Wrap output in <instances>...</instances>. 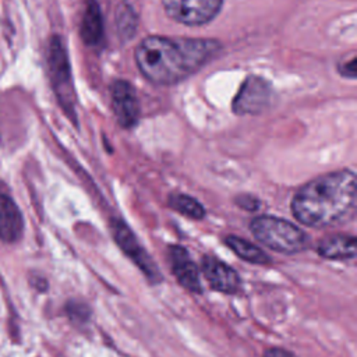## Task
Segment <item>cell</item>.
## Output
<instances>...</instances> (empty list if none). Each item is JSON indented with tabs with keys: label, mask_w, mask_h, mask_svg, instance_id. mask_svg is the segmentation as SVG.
I'll use <instances>...</instances> for the list:
<instances>
[{
	"label": "cell",
	"mask_w": 357,
	"mask_h": 357,
	"mask_svg": "<svg viewBox=\"0 0 357 357\" xmlns=\"http://www.w3.org/2000/svg\"><path fill=\"white\" fill-rule=\"evenodd\" d=\"M220 50L213 39L148 36L135 49V63L152 84L173 85L198 71Z\"/></svg>",
	"instance_id": "cell-1"
},
{
	"label": "cell",
	"mask_w": 357,
	"mask_h": 357,
	"mask_svg": "<svg viewBox=\"0 0 357 357\" xmlns=\"http://www.w3.org/2000/svg\"><path fill=\"white\" fill-rule=\"evenodd\" d=\"M356 174L337 170L303 185L291 199L294 218L310 227H326L343 220L356 205Z\"/></svg>",
	"instance_id": "cell-2"
},
{
	"label": "cell",
	"mask_w": 357,
	"mask_h": 357,
	"mask_svg": "<svg viewBox=\"0 0 357 357\" xmlns=\"http://www.w3.org/2000/svg\"><path fill=\"white\" fill-rule=\"evenodd\" d=\"M250 229L259 243L282 254H297L305 250L310 243L304 230L275 216H258L251 222Z\"/></svg>",
	"instance_id": "cell-3"
},
{
	"label": "cell",
	"mask_w": 357,
	"mask_h": 357,
	"mask_svg": "<svg viewBox=\"0 0 357 357\" xmlns=\"http://www.w3.org/2000/svg\"><path fill=\"white\" fill-rule=\"evenodd\" d=\"M46 63L53 92L64 113L75 121V91L73 85L71 67L63 39L52 36L47 43Z\"/></svg>",
	"instance_id": "cell-4"
},
{
	"label": "cell",
	"mask_w": 357,
	"mask_h": 357,
	"mask_svg": "<svg viewBox=\"0 0 357 357\" xmlns=\"http://www.w3.org/2000/svg\"><path fill=\"white\" fill-rule=\"evenodd\" d=\"M223 0H162L166 14L184 25L198 26L212 21L220 11Z\"/></svg>",
	"instance_id": "cell-5"
},
{
	"label": "cell",
	"mask_w": 357,
	"mask_h": 357,
	"mask_svg": "<svg viewBox=\"0 0 357 357\" xmlns=\"http://www.w3.org/2000/svg\"><path fill=\"white\" fill-rule=\"evenodd\" d=\"M112 233L117 243V245L123 250V252L137 264V266L146 275V278L151 282H159L162 280L160 271L153 264L152 258L148 255L146 250L139 244L134 233L130 230V227L121 222V220H113L112 222Z\"/></svg>",
	"instance_id": "cell-6"
},
{
	"label": "cell",
	"mask_w": 357,
	"mask_h": 357,
	"mask_svg": "<svg viewBox=\"0 0 357 357\" xmlns=\"http://www.w3.org/2000/svg\"><path fill=\"white\" fill-rule=\"evenodd\" d=\"M272 100L271 85L261 77H248L233 100L237 114H257L264 112Z\"/></svg>",
	"instance_id": "cell-7"
},
{
	"label": "cell",
	"mask_w": 357,
	"mask_h": 357,
	"mask_svg": "<svg viewBox=\"0 0 357 357\" xmlns=\"http://www.w3.org/2000/svg\"><path fill=\"white\" fill-rule=\"evenodd\" d=\"M112 107L121 127L131 128L139 119V102L134 86L124 79H116L110 86Z\"/></svg>",
	"instance_id": "cell-8"
},
{
	"label": "cell",
	"mask_w": 357,
	"mask_h": 357,
	"mask_svg": "<svg viewBox=\"0 0 357 357\" xmlns=\"http://www.w3.org/2000/svg\"><path fill=\"white\" fill-rule=\"evenodd\" d=\"M201 269L212 289L227 294H233L240 289V276L231 266L220 259L205 255L201 262Z\"/></svg>",
	"instance_id": "cell-9"
},
{
	"label": "cell",
	"mask_w": 357,
	"mask_h": 357,
	"mask_svg": "<svg viewBox=\"0 0 357 357\" xmlns=\"http://www.w3.org/2000/svg\"><path fill=\"white\" fill-rule=\"evenodd\" d=\"M172 271L178 280V283L192 293H201V280L199 271L195 262L191 259L185 248L180 245H172L169 251Z\"/></svg>",
	"instance_id": "cell-10"
},
{
	"label": "cell",
	"mask_w": 357,
	"mask_h": 357,
	"mask_svg": "<svg viewBox=\"0 0 357 357\" xmlns=\"http://www.w3.org/2000/svg\"><path fill=\"white\" fill-rule=\"evenodd\" d=\"M24 233V218L14 202L6 194H0V240L4 243H17Z\"/></svg>",
	"instance_id": "cell-11"
},
{
	"label": "cell",
	"mask_w": 357,
	"mask_h": 357,
	"mask_svg": "<svg viewBox=\"0 0 357 357\" xmlns=\"http://www.w3.org/2000/svg\"><path fill=\"white\" fill-rule=\"evenodd\" d=\"M317 251L326 259H353L356 257V238L347 234H332L319 241Z\"/></svg>",
	"instance_id": "cell-12"
},
{
	"label": "cell",
	"mask_w": 357,
	"mask_h": 357,
	"mask_svg": "<svg viewBox=\"0 0 357 357\" xmlns=\"http://www.w3.org/2000/svg\"><path fill=\"white\" fill-rule=\"evenodd\" d=\"M79 32L84 42L89 46H95L100 42L103 36V22L96 0H86Z\"/></svg>",
	"instance_id": "cell-13"
},
{
	"label": "cell",
	"mask_w": 357,
	"mask_h": 357,
	"mask_svg": "<svg viewBox=\"0 0 357 357\" xmlns=\"http://www.w3.org/2000/svg\"><path fill=\"white\" fill-rule=\"evenodd\" d=\"M226 245L241 259L251 262V264H258V265H265L271 262V257L265 254L259 247L254 245L252 243L243 240L237 236H227L225 238Z\"/></svg>",
	"instance_id": "cell-14"
},
{
	"label": "cell",
	"mask_w": 357,
	"mask_h": 357,
	"mask_svg": "<svg viewBox=\"0 0 357 357\" xmlns=\"http://www.w3.org/2000/svg\"><path fill=\"white\" fill-rule=\"evenodd\" d=\"M169 206L178 213L192 219H202L205 216V208L202 204L185 194H173L169 198Z\"/></svg>",
	"instance_id": "cell-15"
},
{
	"label": "cell",
	"mask_w": 357,
	"mask_h": 357,
	"mask_svg": "<svg viewBox=\"0 0 357 357\" xmlns=\"http://www.w3.org/2000/svg\"><path fill=\"white\" fill-rule=\"evenodd\" d=\"M66 311L70 317L71 321L77 322V324H82V322H86L88 321V317H89V310L85 304L82 303H78V301H70L67 305H66Z\"/></svg>",
	"instance_id": "cell-16"
},
{
	"label": "cell",
	"mask_w": 357,
	"mask_h": 357,
	"mask_svg": "<svg viewBox=\"0 0 357 357\" xmlns=\"http://www.w3.org/2000/svg\"><path fill=\"white\" fill-rule=\"evenodd\" d=\"M117 25H119V32L121 35H128V38L132 35V32L135 31V18H134V13L132 10H124V11H119V20H117Z\"/></svg>",
	"instance_id": "cell-17"
},
{
	"label": "cell",
	"mask_w": 357,
	"mask_h": 357,
	"mask_svg": "<svg viewBox=\"0 0 357 357\" xmlns=\"http://www.w3.org/2000/svg\"><path fill=\"white\" fill-rule=\"evenodd\" d=\"M339 71L342 75L354 78L356 77V56H351L349 60H344L339 64Z\"/></svg>",
	"instance_id": "cell-18"
},
{
	"label": "cell",
	"mask_w": 357,
	"mask_h": 357,
	"mask_svg": "<svg viewBox=\"0 0 357 357\" xmlns=\"http://www.w3.org/2000/svg\"><path fill=\"white\" fill-rule=\"evenodd\" d=\"M237 204H238L241 208L248 209V211H255V209H258V205H259L258 199L254 198V197H251V195H243L241 198L237 199Z\"/></svg>",
	"instance_id": "cell-19"
},
{
	"label": "cell",
	"mask_w": 357,
	"mask_h": 357,
	"mask_svg": "<svg viewBox=\"0 0 357 357\" xmlns=\"http://www.w3.org/2000/svg\"><path fill=\"white\" fill-rule=\"evenodd\" d=\"M264 357H296L291 351H287L282 347H271L264 353Z\"/></svg>",
	"instance_id": "cell-20"
},
{
	"label": "cell",
	"mask_w": 357,
	"mask_h": 357,
	"mask_svg": "<svg viewBox=\"0 0 357 357\" xmlns=\"http://www.w3.org/2000/svg\"><path fill=\"white\" fill-rule=\"evenodd\" d=\"M0 139H1V138H0Z\"/></svg>",
	"instance_id": "cell-21"
}]
</instances>
